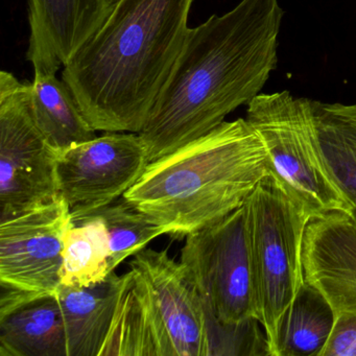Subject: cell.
<instances>
[{
    "label": "cell",
    "mask_w": 356,
    "mask_h": 356,
    "mask_svg": "<svg viewBox=\"0 0 356 356\" xmlns=\"http://www.w3.org/2000/svg\"><path fill=\"white\" fill-rule=\"evenodd\" d=\"M279 0H241L189 28L140 135L149 163L204 135L260 95L278 63Z\"/></svg>",
    "instance_id": "cell-1"
},
{
    "label": "cell",
    "mask_w": 356,
    "mask_h": 356,
    "mask_svg": "<svg viewBox=\"0 0 356 356\" xmlns=\"http://www.w3.org/2000/svg\"><path fill=\"white\" fill-rule=\"evenodd\" d=\"M193 0H118L62 70L95 131L140 133L188 34Z\"/></svg>",
    "instance_id": "cell-2"
},
{
    "label": "cell",
    "mask_w": 356,
    "mask_h": 356,
    "mask_svg": "<svg viewBox=\"0 0 356 356\" xmlns=\"http://www.w3.org/2000/svg\"><path fill=\"white\" fill-rule=\"evenodd\" d=\"M270 172L261 137L238 118L151 162L124 197L166 235L184 238L241 207Z\"/></svg>",
    "instance_id": "cell-3"
},
{
    "label": "cell",
    "mask_w": 356,
    "mask_h": 356,
    "mask_svg": "<svg viewBox=\"0 0 356 356\" xmlns=\"http://www.w3.org/2000/svg\"><path fill=\"white\" fill-rule=\"evenodd\" d=\"M99 356H212L203 300L168 250L135 254Z\"/></svg>",
    "instance_id": "cell-4"
},
{
    "label": "cell",
    "mask_w": 356,
    "mask_h": 356,
    "mask_svg": "<svg viewBox=\"0 0 356 356\" xmlns=\"http://www.w3.org/2000/svg\"><path fill=\"white\" fill-rule=\"evenodd\" d=\"M243 205L249 224L256 314L266 331L270 356L281 321L305 284L302 251L312 218L273 168Z\"/></svg>",
    "instance_id": "cell-5"
},
{
    "label": "cell",
    "mask_w": 356,
    "mask_h": 356,
    "mask_svg": "<svg viewBox=\"0 0 356 356\" xmlns=\"http://www.w3.org/2000/svg\"><path fill=\"white\" fill-rule=\"evenodd\" d=\"M245 120L261 137L273 170L312 218H352L355 205L325 157L310 99H295L289 91L260 93L248 105Z\"/></svg>",
    "instance_id": "cell-6"
},
{
    "label": "cell",
    "mask_w": 356,
    "mask_h": 356,
    "mask_svg": "<svg viewBox=\"0 0 356 356\" xmlns=\"http://www.w3.org/2000/svg\"><path fill=\"white\" fill-rule=\"evenodd\" d=\"M181 266L220 325L257 318L245 205L185 237Z\"/></svg>",
    "instance_id": "cell-7"
},
{
    "label": "cell",
    "mask_w": 356,
    "mask_h": 356,
    "mask_svg": "<svg viewBox=\"0 0 356 356\" xmlns=\"http://www.w3.org/2000/svg\"><path fill=\"white\" fill-rule=\"evenodd\" d=\"M32 83L0 72V222L59 197L58 152L35 122Z\"/></svg>",
    "instance_id": "cell-8"
},
{
    "label": "cell",
    "mask_w": 356,
    "mask_h": 356,
    "mask_svg": "<svg viewBox=\"0 0 356 356\" xmlns=\"http://www.w3.org/2000/svg\"><path fill=\"white\" fill-rule=\"evenodd\" d=\"M72 222L63 197L0 222V316L60 286L63 236Z\"/></svg>",
    "instance_id": "cell-9"
},
{
    "label": "cell",
    "mask_w": 356,
    "mask_h": 356,
    "mask_svg": "<svg viewBox=\"0 0 356 356\" xmlns=\"http://www.w3.org/2000/svg\"><path fill=\"white\" fill-rule=\"evenodd\" d=\"M149 164L147 147L138 133L106 132L58 152V191L70 206L72 220L122 197Z\"/></svg>",
    "instance_id": "cell-10"
},
{
    "label": "cell",
    "mask_w": 356,
    "mask_h": 356,
    "mask_svg": "<svg viewBox=\"0 0 356 356\" xmlns=\"http://www.w3.org/2000/svg\"><path fill=\"white\" fill-rule=\"evenodd\" d=\"M305 281L326 298L334 324L321 356H356V225L348 216L312 218L303 251Z\"/></svg>",
    "instance_id": "cell-11"
},
{
    "label": "cell",
    "mask_w": 356,
    "mask_h": 356,
    "mask_svg": "<svg viewBox=\"0 0 356 356\" xmlns=\"http://www.w3.org/2000/svg\"><path fill=\"white\" fill-rule=\"evenodd\" d=\"M26 59L34 74H57L111 13L110 0H28Z\"/></svg>",
    "instance_id": "cell-12"
},
{
    "label": "cell",
    "mask_w": 356,
    "mask_h": 356,
    "mask_svg": "<svg viewBox=\"0 0 356 356\" xmlns=\"http://www.w3.org/2000/svg\"><path fill=\"white\" fill-rule=\"evenodd\" d=\"M122 276L111 273L90 286L60 285L57 298L65 327L67 356H99L109 332Z\"/></svg>",
    "instance_id": "cell-13"
},
{
    "label": "cell",
    "mask_w": 356,
    "mask_h": 356,
    "mask_svg": "<svg viewBox=\"0 0 356 356\" xmlns=\"http://www.w3.org/2000/svg\"><path fill=\"white\" fill-rule=\"evenodd\" d=\"M0 356H67L57 295L33 300L0 316Z\"/></svg>",
    "instance_id": "cell-14"
},
{
    "label": "cell",
    "mask_w": 356,
    "mask_h": 356,
    "mask_svg": "<svg viewBox=\"0 0 356 356\" xmlns=\"http://www.w3.org/2000/svg\"><path fill=\"white\" fill-rule=\"evenodd\" d=\"M31 105L39 130L57 152L97 137L70 87L56 74H34Z\"/></svg>",
    "instance_id": "cell-15"
},
{
    "label": "cell",
    "mask_w": 356,
    "mask_h": 356,
    "mask_svg": "<svg viewBox=\"0 0 356 356\" xmlns=\"http://www.w3.org/2000/svg\"><path fill=\"white\" fill-rule=\"evenodd\" d=\"M333 324L330 304L305 281L281 321L270 356H321Z\"/></svg>",
    "instance_id": "cell-16"
},
{
    "label": "cell",
    "mask_w": 356,
    "mask_h": 356,
    "mask_svg": "<svg viewBox=\"0 0 356 356\" xmlns=\"http://www.w3.org/2000/svg\"><path fill=\"white\" fill-rule=\"evenodd\" d=\"M114 270L105 227L97 216L72 220L63 236L60 285L90 286Z\"/></svg>",
    "instance_id": "cell-17"
},
{
    "label": "cell",
    "mask_w": 356,
    "mask_h": 356,
    "mask_svg": "<svg viewBox=\"0 0 356 356\" xmlns=\"http://www.w3.org/2000/svg\"><path fill=\"white\" fill-rule=\"evenodd\" d=\"M310 104L325 157L337 182L355 205L351 218L356 225V103Z\"/></svg>",
    "instance_id": "cell-18"
},
{
    "label": "cell",
    "mask_w": 356,
    "mask_h": 356,
    "mask_svg": "<svg viewBox=\"0 0 356 356\" xmlns=\"http://www.w3.org/2000/svg\"><path fill=\"white\" fill-rule=\"evenodd\" d=\"M88 216H97L105 227L113 270L129 256L145 249L149 241L165 234L158 222L135 207L124 195Z\"/></svg>",
    "instance_id": "cell-19"
},
{
    "label": "cell",
    "mask_w": 356,
    "mask_h": 356,
    "mask_svg": "<svg viewBox=\"0 0 356 356\" xmlns=\"http://www.w3.org/2000/svg\"><path fill=\"white\" fill-rule=\"evenodd\" d=\"M111 1L112 5H115L116 3H118V0H110Z\"/></svg>",
    "instance_id": "cell-20"
}]
</instances>
